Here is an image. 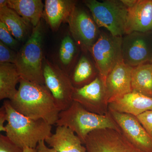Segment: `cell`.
<instances>
[{
	"mask_svg": "<svg viewBox=\"0 0 152 152\" xmlns=\"http://www.w3.org/2000/svg\"><path fill=\"white\" fill-rule=\"evenodd\" d=\"M18 53L0 41V64L12 63L15 64Z\"/></svg>",
	"mask_w": 152,
	"mask_h": 152,
	"instance_id": "d4e9b609",
	"label": "cell"
},
{
	"mask_svg": "<svg viewBox=\"0 0 152 152\" xmlns=\"http://www.w3.org/2000/svg\"><path fill=\"white\" fill-rule=\"evenodd\" d=\"M123 37L101 32L91 50L99 75L106 86L107 76L118 64L123 61L122 54Z\"/></svg>",
	"mask_w": 152,
	"mask_h": 152,
	"instance_id": "8992f818",
	"label": "cell"
},
{
	"mask_svg": "<svg viewBox=\"0 0 152 152\" xmlns=\"http://www.w3.org/2000/svg\"><path fill=\"white\" fill-rule=\"evenodd\" d=\"M36 149L37 152H57L54 149L47 147L46 145L45 140H42L39 142Z\"/></svg>",
	"mask_w": 152,
	"mask_h": 152,
	"instance_id": "f1b7e54d",
	"label": "cell"
},
{
	"mask_svg": "<svg viewBox=\"0 0 152 152\" xmlns=\"http://www.w3.org/2000/svg\"><path fill=\"white\" fill-rule=\"evenodd\" d=\"M0 21L7 25L14 37L18 41L24 39L31 26L8 6L0 8Z\"/></svg>",
	"mask_w": 152,
	"mask_h": 152,
	"instance_id": "ffe728a7",
	"label": "cell"
},
{
	"mask_svg": "<svg viewBox=\"0 0 152 152\" xmlns=\"http://www.w3.org/2000/svg\"><path fill=\"white\" fill-rule=\"evenodd\" d=\"M73 100L91 113L101 115L108 113L106 86L99 75L88 84L75 88Z\"/></svg>",
	"mask_w": 152,
	"mask_h": 152,
	"instance_id": "8fae6325",
	"label": "cell"
},
{
	"mask_svg": "<svg viewBox=\"0 0 152 152\" xmlns=\"http://www.w3.org/2000/svg\"><path fill=\"white\" fill-rule=\"evenodd\" d=\"M7 6L34 28L43 17L45 4L41 0H8Z\"/></svg>",
	"mask_w": 152,
	"mask_h": 152,
	"instance_id": "ac0fdd59",
	"label": "cell"
},
{
	"mask_svg": "<svg viewBox=\"0 0 152 152\" xmlns=\"http://www.w3.org/2000/svg\"><path fill=\"white\" fill-rule=\"evenodd\" d=\"M56 125L70 128L83 144L88 135L96 130L113 129L121 133L109 112L104 115L91 113L74 101L69 108L60 112Z\"/></svg>",
	"mask_w": 152,
	"mask_h": 152,
	"instance_id": "3957f363",
	"label": "cell"
},
{
	"mask_svg": "<svg viewBox=\"0 0 152 152\" xmlns=\"http://www.w3.org/2000/svg\"><path fill=\"white\" fill-rule=\"evenodd\" d=\"M18 69L15 64H0V99H13L18 90L16 87L20 80Z\"/></svg>",
	"mask_w": 152,
	"mask_h": 152,
	"instance_id": "d6986e66",
	"label": "cell"
},
{
	"mask_svg": "<svg viewBox=\"0 0 152 152\" xmlns=\"http://www.w3.org/2000/svg\"><path fill=\"white\" fill-rule=\"evenodd\" d=\"M128 9L125 34L152 31V0H122Z\"/></svg>",
	"mask_w": 152,
	"mask_h": 152,
	"instance_id": "4fadbf2b",
	"label": "cell"
},
{
	"mask_svg": "<svg viewBox=\"0 0 152 152\" xmlns=\"http://www.w3.org/2000/svg\"><path fill=\"white\" fill-rule=\"evenodd\" d=\"M68 23L76 43L84 51H91L101 33L92 17L85 10L76 7Z\"/></svg>",
	"mask_w": 152,
	"mask_h": 152,
	"instance_id": "9c48e42d",
	"label": "cell"
},
{
	"mask_svg": "<svg viewBox=\"0 0 152 152\" xmlns=\"http://www.w3.org/2000/svg\"><path fill=\"white\" fill-rule=\"evenodd\" d=\"M0 40L9 48L15 50L17 48L18 40L15 39L7 25L0 21Z\"/></svg>",
	"mask_w": 152,
	"mask_h": 152,
	"instance_id": "cb8c5ba5",
	"label": "cell"
},
{
	"mask_svg": "<svg viewBox=\"0 0 152 152\" xmlns=\"http://www.w3.org/2000/svg\"><path fill=\"white\" fill-rule=\"evenodd\" d=\"M151 62H152V59Z\"/></svg>",
	"mask_w": 152,
	"mask_h": 152,
	"instance_id": "1f68e13d",
	"label": "cell"
},
{
	"mask_svg": "<svg viewBox=\"0 0 152 152\" xmlns=\"http://www.w3.org/2000/svg\"><path fill=\"white\" fill-rule=\"evenodd\" d=\"M7 122V111L4 105L2 106L0 109V131L6 132L5 126L4 123Z\"/></svg>",
	"mask_w": 152,
	"mask_h": 152,
	"instance_id": "83f0119b",
	"label": "cell"
},
{
	"mask_svg": "<svg viewBox=\"0 0 152 152\" xmlns=\"http://www.w3.org/2000/svg\"><path fill=\"white\" fill-rule=\"evenodd\" d=\"M149 33L134 32L123 36L122 54L126 64L134 68L151 62L152 45Z\"/></svg>",
	"mask_w": 152,
	"mask_h": 152,
	"instance_id": "30bf717a",
	"label": "cell"
},
{
	"mask_svg": "<svg viewBox=\"0 0 152 152\" xmlns=\"http://www.w3.org/2000/svg\"><path fill=\"white\" fill-rule=\"evenodd\" d=\"M83 2L89 9L98 27L105 28L115 37L125 35L128 9L122 0H85Z\"/></svg>",
	"mask_w": 152,
	"mask_h": 152,
	"instance_id": "5b68a950",
	"label": "cell"
},
{
	"mask_svg": "<svg viewBox=\"0 0 152 152\" xmlns=\"http://www.w3.org/2000/svg\"><path fill=\"white\" fill-rule=\"evenodd\" d=\"M43 26L42 21L32 31L18 53L15 64L21 79L45 85L43 66Z\"/></svg>",
	"mask_w": 152,
	"mask_h": 152,
	"instance_id": "277c9868",
	"label": "cell"
},
{
	"mask_svg": "<svg viewBox=\"0 0 152 152\" xmlns=\"http://www.w3.org/2000/svg\"><path fill=\"white\" fill-rule=\"evenodd\" d=\"M18 92L11 105L20 114L34 120H43L49 125L56 124L60 111L45 85L20 79Z\"/></svg>",
	"mask_w": 152,
	"mask_h": 152,
	"instance_id": "6da1fadb",
	"label": "cell"
},
{
	"mask_svg": "<svg viewBox=\"0 0 152 152\" xmlns=\"http://www.w3.org/2000/svg\"><path fill=\"white\" fill-rule=\"evenodd\" d=\"M45 141L57 152H87L75 133L65 126H57L54 134Z\"/></svg>",
	"mask_w": 152,
	"mask_h": 152,
	"instance_id": "e0dca14e",
	"label": "cell"
},
{
	"mask_svg": "<svg viewBox=\"0 0 152 152\" xmlns=\"http://www.w3.org/2000/svg\"><path fill=\"white\" fill-rule=\"evenodd\" d=\"M76 7L73 0H46L43 17L52 31H56L62 23H68Z\"/></svg>",
	"mask_w": 152,
	"mask_h": 152,
	"instance_id": "2e32d148",
	"label": "cell"
},
{
	"mask_svg": "<svg viewBox=\"0 0 152 152\" xmlns=\"http://www.w3.org/2000/svg\"><path fill=\"white\" fill-rule=\"evenodd\" d=\"M132 91L152 98V63L149 62L133 68Z\"/></svg>",
	"mask_w": 152,
	"mask_h": 152,
	"instance_id": "7402d4cb",
	"label": "cell"
},
{
	"mask_svg": "<svg viewBox=\"0 0 152 152\" xmlns=\"http://www.w3.org/2000/svg\"><path fill=\"white\" fill-rule=\"evenodd\" d=\"M0 152H23V149L17 146L7 136L1 134Z\"/></svg>",
	"mask_w": 152,
	"mask_h": 152,
	"instance_id": "484cf974",
	"label": "cell"
},
{
	"mask_svg": "<svg viewBox=\"0 0 152 152\" xmlns=\"http://www.w3.org/2000/svg\"><path fill=\"white\" fill-rule=\"evenodd\" d=\"M45 84L53 98L60 112L70 107L75 88L70 76L57 64L45 60L43 65Z\"/></svg>",
	"mask_w": 152,
	"mask_h": 152,
	"instance_id": "52a82bcc",
	"label": "cell"
},
{
	"mask_svg": "<svg viewBox=\"0 0 152 152\" xmlns=\"http://www.w3.org/2000/svg\"><path fill=\"white\" fill-rule=\"evenodd\" d=\"M99 75L95 65L86 56L80 58L72 73L70 75L75 88H80L90 83Z\"/></svg>",
	"mask_w": 152,
	"mask_h": 152,
	"instance_id": "44dd1931",
	"label": "cell"
},
{
	"mask_svg": "<svg viewBox=\"0 0 152 152\" xmlns=\"http://www.w3.org/2000/svg\"><path fill=\"white\" fill-rule=\"evenodd\" d=\"M23 152H37L36 149L31 148H23Z\"/></svg>",
	"mask_w": 152,
	"mask_h": 152,
	"instance_id": "4dcf8cb0",
	"label": "cell"
},
{
	"mask_svg": "<svg viewBox=\"0 0 152 152\" xmlns=\"http://www.w3.org/2000/svg\"><path fill=\"white\" fill-rule=\"evenodd\" d=\"M137 117L147 132L152 138V110L145 112Z\"/></svg>",
	"mask_w": 152,
	"mask_h": 152,
	"instance_id": "4316f807",
	"label": "cell"
},
{
	"mask_svg": "<svg viewBox=\"0 0 152 152\" xmlns=\"http://www.w3.org/2000/svg\"><path fill=\"white\" fill-rule=\"evenodd\" d=\"M77 53V48L75 42L70 36L67 35L63 38L61 42L59 57L61 64L64 66L63 69L68 75V69H69L73 64Z\"/></svg>",
	"mask_w": 152,
	"mask_h": 152,
	"instance_id": "603a6c76",
	"label": "cell"
},
{
	"mask_svg": "<svg viewBox=\"0 0 152 152\" xmlns=\"http://www.w3.org/2000/svg\"><path fill=\"white\" fill-rule=\"evenodd\" d=\"M85 145L87 152H144L113 129L93 131L87 136Z\"/></svg>",
	"mask_w": 152,
	"mask_h": 152,
	"instance_id": "ba28073f",
	"label": "cell"
},
{
	"mask_svg": "<svg viewBox=\"0 0 152 152\" xmlns=\"http://www.w3.org/2000/svg\"><path fill=\"white\" fill-rule=\"evenodd\" d=\"M133 69V67L122 61L109 73L106 82L107 101L108 104L132 91Z\"/></svg>",
	"mask_w": 152,
	"mask_h": 152,
	"instance_id": "5bb4252c",
	"label": "cell"
},
{
	"mask_svg": "<svg viewBox=\"0 0 152 152\" xmlns=\"http://www.w3.org/2000/svg\"><path fill=\"white\" fill-rule=\"evenodd\" d=\"M123 135L133 145L144 152H152V138L137 117L109 110Z\"/></svg>",
	"mask_w": 152,
	"mask_h": 152,
	"instance_id": "7c38bea8",
	"label": "cell"
},
{
	"mask_svg": "<svg viewBox=\"0 0 152 152\" xmlns=\"http://www.w3.org/2000/svg\"><path fill=\"white\" fill-rule=\"evenodd\" d=\"M108 108L110 110L137 117L145 112L152 110V98L132 91L109 103Z\"/></svg>",
	"mask_w": 152,
	"mask_h": 152,
	"instance_id": "9a60e30c",
	"label": "cell"
},
{
	"mask_svg": "<svg viewBox=\"0 0 152 152\" xmlns=\"http://www.w3.org/2000/svg\"><path fill=\"white\" fill-rule=\"evenodd\" d=\"M8 0H1L0 1V8L7 6Z\"/></svg>",
	"mask_w": 152,
	"mask_h": 152,
	"instance_id": "f546056e",
	"label": "cell"
},
{
	"mask_svg": "<svg viewBox=\"0 0 152 152\" xmlns=\"http://www.w3.org/2000/svg\"><path fill=\"white\" fill-rule=\"evenodd\" d=\"M7 113L6 136L22 149H36L39 142L52 134V126L42 120H34L18 113L10 100L4 101Z\"/></svg>",
	"mask_w": 152,
	"mask_h": 152,
	"instance_id": "7a4b0ae2",
	"label": "cell"
}]
</instances>
